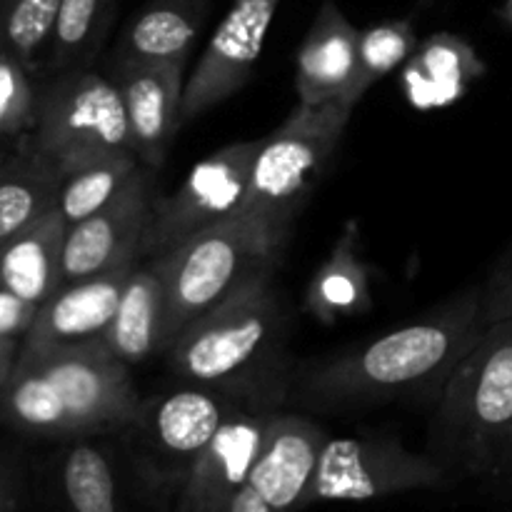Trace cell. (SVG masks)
<instances>
[{"instance_id": "obj_1", "label": "cell", "mask_w": 512, "mask_h": 512, "mask_svg": "<svg viewBox=\"0 0 512 512\" xmlns=\"http://www.w3.org/2000/svg\"><path fill=\"white\" fill-rule=\"evenodd\" d=\"M483 330L478 288L403 328L313 363L295 378V398L338 410L440 390Z\"/></svg>"}, {"instance_id": "obj_2", "label": "cell", "mask_w": 512, "mask_h": 512, "mask_svg": "<svg viewBox=\"0 0 512 512\" xmlns=\"http://www.w3.org/2000/svg\"><path fill=\"white\" fill-rule=\"evenodd\" d=\"M140 403L128 365L103 340L20 353L0 388V413L8 423L58 440L123 433Z\"/></svg>"}, {"instance_id": "obj_3", "label": "cell", "mask_w": 512, "mask_h": 512, "mask_svg": "<svg viewBox=\"0 0 512 512\" xmlns=\"http://www.w3.org/2000/svg\"><path fill=\"white\" fill-rule=\"evenodd\" d=\"M288 238V230L235 213L148 260L165 288L163 353L185 325L228 298L243 280L263 268H278Z\"/></svg>"}, {"instance_id": "obj_4", "label": "cell", "mask_w": 512, "mask_h": 512, "mask_svg": "<svg viewBox=\"0 0 512 512\" xmlns=\"http://www.w3.org/2000/svg\"><path fill=\"white\" fill-rule=\"evenodd\" d=\"M512 425V318L488 325L440 388L433 448L440 463L490 473Z\"/></svg>"}, {"instance_id": "obj_5", "label": "cell", "mask_w": 512, "mask_h": 512, "mask_svg": "<svg viewBox=\"0 0 512 512\" xmlns=\"http://www.w3.org/2000/svg\"><path fill=\"white\" fill-rule=\"evenodd\" d=\"M273 278L275 265L258 270L185 325L163 353L168 368L188 385L223 388L258 365L278 343L283 323Z\"/></svg>"}, {"instance_id": "obj_6", "label": "cell", "mask_w": 512, "mask_h": 512, "mask_svg": "<svg viewBox=\"0 0 512 512\" xmlns=\"http://www.w3.org/2000/svg\"><path fill=\"white\" fill-rule=\"evenodd\" d=\"M353 108L340 103L303 105L285 118L268 138H260L250 170L248 193L238 213L255 215L280 230L293 220L328 170Z\"/></svg>"}, {"instance_id": "obj_7", "label": "cell", "mask_w": 512, "mask_h": 512, "mask_svg": "<svg viewBox=\"0 0 512 512\" xmlns=\"http://www.w3.org/2000/svg\"><path fill=\"white\" fill-rule=\"evenodd\" d=\"M235 408L223 388L213 385H188L140 403L135 420L123 430L130 433L125 440L128 465L165 512Z\"/></svg>"}, {"instance_id": "obj_8", "label": "cell", "mask_w": 512, "mask_h": 512, "mask_svg": "<svg viewBox=\"0 0 512 512\" xmlns=\"http://www.w3.org/2000/svg\"><path fill=\"white\" fill-rule=\"evenodd\" d=\"M30 145L60 178L103 155L133 150L115 80L88 68L55 75L38 90Z\"/></svg>"}, {"instance_id": "obj_9", "label": "cell", "mask_w": 512, "mask_h": 512, "mask_svg": "<svg viewBox=\"0 0 512 512\" xmlns=\"http://www.w3.org/2000/svg\"><path fill=\"white\" fill-rule=\"evenodd\" d=\"M448 480L440 460L418 455L388 435L328 438L310 480L305 508L330 500H375L408 490L440 488Z\"/></svg>"}, {"instance_id": "obj_10", "label": "cell", "mask_w": 512, "mask_h": 512, "mask_svg": "<svg viewBox=\"0 0 512 512\" xmlns=\"http://www.w3.org/2000/svg\"><path fill=\"white\" fill-rule=\"evenodd\" d=\"M260 140L225 145L200 160L173 195L155 193L153 220L140 243V260H153L183 240L243 208Z\"/></svg>"}, {"instance_id": "obj_11", "label": "cell", "mask_w": 512, "mask_h": 512, "mask_svg": "<svg viewBox=\"0 0 512 512\" xmlns=\"http://www.w3.org/2000/svg\"><path fill=\"white\" fill-rule=\"evenodd\" d=\"M328 435L308 418L275 410L263 445L225 512H298Z\"/></svg>"}, {"instance_id": "obj_12", "label": "cell", "mask_w": 512, "mask_h": 512, "mask_svg": "<svg viewBox=\"0 0 512 512\" xmlns=\"http://www.w3.org/2000/svg\"><path fill=\"white\" fill-rule=\"evenodd\" d=\"M153 173L143 165L103 210L68 225L60 265L63 285L103 275L128 260H140V243L153 220Z\"/></svg>"}, {"instance_id": "obj_13", "label": "cell", "mask_w": 512, "mask_h": 512, "mask_svg": "<svg viewBox=\"0 0 512 512\" xmlns=\"http://www.w3.org/2000/svg\"><path fill=\"white\" fill-rule=\"evenodd\" d=\"M278 0H235L183 90V123L233 98L253 73Z\"/></svg>"}, {"instance_id": "obj_14", "label": "cell", "mask_w": 512, "mask_h": 512, "mask_svg": "<svg viewBox=\"0 0 512 512\" xmlns=\"http://www.w3.org/2000/svg\"><path fill=\"white\" fill-rule=\"evenodd\" d=\"M273 413L270 405H238L193 465L170 512L228 510L258 458Z\"/></svg>"}, {"instance_id": "obj_15", "label": "cell", "mask_w": 512, "mask_h": 512, "mask_svg": "<svg viewBox=\"0 0 512 512\" xmlns=\"http://www.w3.org/2000/svg\"><path fill=\"white\" fill-rule=\"evenodd\" d=\"M140 503L160 508L140 480L128 483L113 450L95 440V435L68 440L48 470V512H140Z\"/></svg>"}, {"instance_id": "obj_16", "label": "cell", "mask_w": 512, "mask_h": 512, "mask_svg": "<svg viewBox=\"0 0 512 512\" xmlns=\"http://www.w3.org/2000/svg\"><path fill=\"white\" fill-rule=\"evenodd\" d=\"M113 80L128 115L130 148L145 168L158 170L183 125V63L115 60Z\"/></svg>"}, {"instance_id": "obj_17", "label": "cell", "mask_w": 512, "mask_h": 512, "mask_svg": "<svg viewBox=\"0 0 512 512\" xmlns=\"http://www.w3.org/2000/svg\"><path fill=\"white\" fill-rule=\"evenodd\" d=\"M295 88L303 105L355 108L360 88V30L335 0H323L295 58Z\"/></svg>"}, {"instance_id": "obj_18", "label": "cell", "mask_w": 512, "mask_h": 512, "mask_svg": "<svg viewBox=\"0 0 512 512\" xmlns=\"http://www.w3.org/2000/svg\"><path fill=\"white\" fill-rule=\"evenodd\" d=\"M143 260H128L118 268L80 283L63 285L35 313L20 353H43L103 338L118 310L125 283Z\"/></svg>"}, {"instance_id": "obj_19", "label": "cell", "mask_w": 512, "mask_h": 512, "mask_svg": "<svg viewBox=\"0 0 512 512\" xmlns=\"http://www.w3.org/2000/svg\"><path fill=\"white\" fill-rule=\"evenodd\" d=\"M485 63L473 45L455 33H433L420 40L403 65V90L410 105L435 110L453 105L485 75Z\"/></svg>"}, {"instance_id": "obj_20", "label": "cell", "mask_w": 512, "mask_h": 512, "mask_svg": "<svg viewBox=\"0 0 512 512\" xmlns=\"http://www.w3.org/2000/svg\"><path fill=\"white\" fill-rule=\"evenodd\" d=\"M68 223L58 205L0 248V288L25 303L40 305L63 285V243Z\"/></svg>"}, {"instance_id": "obj_21", "label": "cell", "mask_w": 512, "mask_h": 512, "mask_svg": "<svg viewBox=\"0 0 512 512\" xmlns=\"http://www.w3.org/2000/svg\"><path fill=\"white\" fill-rule=\"evenodd\" d=\"M165 288L148 260L130 273L118 310L103 333V345L130 368L163 355Z\"/></svg>"}, {"instance_id": "obj_22", "label": "cell", "mask_w": 512, "mask_h": 512, "mask_svg": "<svg viewBox=\"0 0 512 512\" xmlns=\"http://www.w3.org/2000/svg\"><path fill=\"white\" fill-rule=\"evenodd\" d=\"M208 18V0H150L125 28L115 60L183 63Z\"/></svg>"}, {"instance_id": "obj_23", "label": "cell", "mask_w": 512, "mask_h": 512, "mask_svg": "<svg viewBox=\"0 0 512 512\" xmlns=\"http://www.w3.org/2000/svg\"><path fill=\"white\" fill-rule=\"evenodd\" d=\"M370 305V275L358 258L355 233L340 238L330 258L313 275L305 295V308L320 323H335L340 318L363 313Z\"/></svg>"}, {"instance_id": "obj_24", "label": "cell", "mask_w": 512, "mask_h": 512, "mask_svg": "<svg viewBox=\"0 0 512 512\" xmlns=\"http://www.w3.org/2000/svg\"><path fill=\"white\" fill-rule=\"evenodd\" d=\"M60 173L38 155L18 160L0 175V248L58 203Z\"/></svg>"}, {"instance_id": "obj_25", "label": "cell", "mask_w": 512, "mask_h": 512, "mask_svg": "<svg viewBox=\"0 0 512 512\" xmlns=\"http://www.w3.org/2000/svg\"><path fill=\"white\" fill-rule=\"evenodd\" d=\"M140 168L143 163L133 150H118V153L103 155V158L63 175L55 205L65 223L75 225L103 210L133 180Z\"/></svg>"}, {"instance_id": "obj_26", "label": "cell", "mask_w": 512, "mask_h": 512, "mask_svg": "<svg viewBox=\"0 0 512 512\" xmlns=\"http://www.w3.org/2000/svg\"><path fill=\"white\" fill-rule=\"evenodd\" d=\"M118 0H63L48 48V68L58 73L90 63L108 35Z\"/></svg>"}, {"instance_id": "obj_27", "label": "cell", "mask_w": 512, "mask_h": 512, "mask_svg": "<svg viewBox=\"0 0 512 512\" xmlns=\"http://www.w3.org/2000/svg\"><path fill=\"white\" fill-rule=\"evenodd\" d=\"M63 0H0V45L28 70L50 48Z\"/></svg>"}, {"instance_id": "obj_28", "label": "cell", "mask_w": 512, "mask_h": 512, "mask_svg": "<svg viewBox=\"0 0 512 512\" xmlns=\"http://www.w3.org/2000/svg\"><path fill=\"white\" fill-rule=\"evenodd\" d=\"M410 20H385L360 30V88L368 93L380 78L403 68L418 48Z\"/></svg>"}, {"instance_id": "obj_29", "label": "cell", "mask_w": 512, "mask_h": 512, "mask_svg": "<svg viewBox=\"0 0 512 512\" xmlns=\"http://www.w3.org/2000/svg\"><path fill=\"white\" fill-rule=\"evenodd\" d=\"M38 90L30 83L28 68L0 48V135H20L33 128Z\"/></svg>"}, {"instance_id": "obj_30", "label": "cell", "mask_w": 512, "mask_h": 512, "mask_svg": "<svg viewBox=\"0 0 512 512\" xmlns=\"http://www.w3.org/2000/svg\"><path fill=\"white\" fill-rule=\"evenodd\" d=\"M480 315L485 328L512 318V248L480 288Z\"/></svg>"}, {"instance_id": "obj_31", "label": "cell", "mask_w": 512, "mask_h": 512, "mask_svg": "<svg viewBox=\"0 0 512 512\" xmlns=\"http://www.w3.org/2000/svg\"><path fill=\"white\" fill-rule=\"evenodd\" d=\"M38 308L0 288V338H23Z\"/></svg>"}, {"instance_id": "obj_32", "label": "cell", "mask_w": 512, "mask_h": 512, "mask_svg": "<svg viewBox=\"0 0 512 512\" xmlns=\"http://www.w3.org/2000/svg\"><path fill=\"white\" fill-rule=\"evenodd\" d=\"M25 490L23 473L15 465L0 460V512H25Z\"/></svg>"}, {"instance_id": "obj_33", "label": "cell", "mask_w": 512, "mask_h": 512, "mask_svg": "<svg viewBox=\"0 0 512 512\" xmlns=\"http://www.w3.org/2000/svg\"><path fill=\"white\" fill-rule=\"evenodd\" d=\"M18 338H0V388L5 385V380L13 373L15 363H18V345H15Z\"/></svg>"}, {"instance_id": "obj_34", "label": "cell", "mask_w": 512, "mask_h": 512, "mask_svg": "<svg viewBox=\"0 0 512 512\" xmlns=\"http://www.w3.org/2000/svg\"><path fill=\"white\" fill-rule=\"evenodd\" d=\"M512 468V425L505 430L503 440H500L498 450H495L493 465H490V473H500V470Z\"/></svg>"}, {"instance_id": "obj_35", "label": "cell", "mask_w": 512, "mask_h": 512, "mask_svg": "<svg viewBox=\"0 0 512 512\" xmlns=\"http://www.w3.org/2000/svg\"><path fill=\"white\" fill-rule=\"evenodd\" d=\"M500 18H503L505 23H508L512 28V0H505L503 8H500Z\"/></svg>"}, {"instance_id": "obj_36", "label": "cell", "mask_w": 512, "mask_h": 512, "mask_svg": "<svg viewBox=\"0 0 512 512\" xmlns=\"http://www.w3.org/2000/svg\"><path fill=\"white\" fill-rule=\"evenodd\" d=\"M428 3H433V0H423V5H428Z\"/></svg>"}, {"instance_id": "obj_37", "label": "cell", "mask_w": 512, "mask_h": 512, "mask_svg": "<svg viewBox=\"0 0 512 512\" xmlns=\"http://www.w3.org/2000/svg\"><path fill=\"white\" fill-rule=\"evenodd\" d=\"M0 48H3V45H0Z\"/></svg>"}]
</instances>
